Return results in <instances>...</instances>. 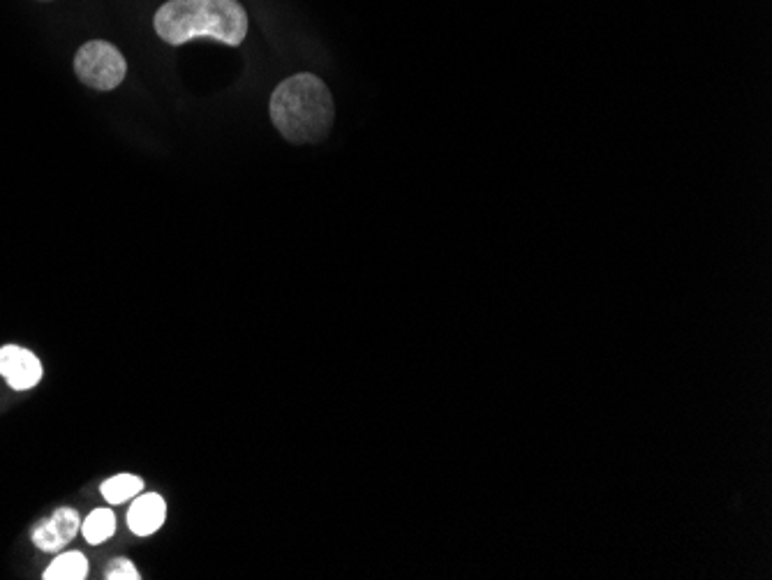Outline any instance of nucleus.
Segmentation results:
<instances>
[{
	"label": "nucleus",
	"instance_id": "nucleus-1",
	"mask_svg": "<svg viewBox=\"0 0 772 580\" xmlns=\"http://www.w3.org/2000/svg\"><path fill=\"white\" fill-rule=\"evenodd\" d=\"M153 26L172 47L204 37L241 47L248 35V14L239 0H167L155 12Z\"/></svg>",
	"mask_w": 772,
	"mask_h": 580
},
{
	"label": "nucleus",
	"instance_id": "nucleus-2",
	"mask_svg": "<svg viewBox=\"0 0 772 580\" xmlns=\"http://www.w3.org/2000/svg\"><path fill=\"white\" fill-rule=\"evenodd\" d=\"M333 98L315 74H294L271 95V121L292 144H315L333 125Z\"/></svg>",
	"mask_w": 772,
	"mask_h": 580
},
{
	"label": "nucleus",
	"instance_id": "nucleus-3",
	"mask_svg": "<svg viewBox=\"0 0 772 580\" xmlns=\"http://www.w3.org/2000/svg\"><path fill=\"white\" fill-rule=\"evenodd\" d=\"M74 72L81 79V84L95 91H114L123 84L128 74V63L121 51L114 44L105 40H91L81 44V49L74 56Z\"/></svg>",
	"mask_w": 772,
	"mask_h": 580
},
{
	"label": "nucleus",
	"instance_id": "nucleus-4",
	"mask_svg": "<svg viewBox=\"0 0 772 580\" xmlns=\"http://www.w3.org/2000/svg\"><path fill=\"white\" fill-rule=\"evenodd\" d=\"M0 377L14 391H28L42 379V363L31 349L19 345L0 347Z\"/></svg>",
	"mask_w": 772,
	"mask_h": 580
},
{
	"label": "nucleus",
	"instance_id": "nucleus-5",
	"mask_svg": "<svg viewBox=\"0 0 772 580\" xmlns=\"http://www.w3.org/2000/svg\"><path fill=\"white\" fill-rule=\"evenodd\" d=\"M79 520L81 518L77 509L63 507L54 511L42 525H37L33 530V544L40 550H44V553L61 550L63 546H68L74 537H77L81 527Z\"/></svg>",
	"mask_w": 772,
	"mask_h": 580
},
{
	"label": "nucleus",
	"instance_id": "nucleus-6",
	"mask_svg": "<svg viewBox=\"0 0 772 580\" xmlns=\"http://www.w3.org/2000/svg\"><path fill=\"white\" fill-rule=\"evenodd\" d=\"M167 518V502L158 493L137 495L135 502L128 511V527L137 537H151L165 525Z\"/></svg>",
	"mask_w": 772,
	"mask_h": 580
},
{
	"label": "nucleus",
	"instance_id": "nucleus-7",
	"mask_svg": "<svg viewBox=\"0 0 772 580\" xmlns=\"http://www.w3.org/2000/svg\"><path fill=\"white\" fill-rule=\"evenodd\" d=\"M144 490V481L135 474H116V477L107 479L100 486V493L111 504H123L135 500V497Z\"/></svg>",
	"mask_w": 772,
	"mask_h": 580
},
{
	"label": "nucleus",
	"instance_id": "nucleus-8",
	"mask_svg": "<svg viewBox=\"0 0 772 580\" xmlns=\"http://www.w3.org/2000/svg\"><path fill=\"white\" fill-rule=\"evenodd\" d=\"M88 574V560L84 553H63L44 571V580H84Z\"/></svg>",
	"mask_w": 772,
	"mask_h": 580
},
{
	"label": "nucleus",
	"instance_id": "nucleus-9",
	"mask_svg": "<svg viewBox=\"0 0 772 580\" xmlns=\"http://www.w3.org/2000/svg\"><path fill=\"white\" fill-rule=\"evenodd\" d=\"M81 532H84V539L91 546H100L105 544L109 537H114L116 532V516L111 509H95L88 513V518L81 525Z\"/></svg>",
	"mask_w": 772,
	"mask_h": 580
},
{
	"label": "nucleus",
	"instance_id": "nucleus-10",
	"mask_svg": "<svg viewBox=\"0 0 772 580\" xmlns=\"http://www.w3.org/2000/svg\"><path fill=\"white\" fill-rule=\"evenodd\" d=\"M105 578L107 580H139V571L135 564H132L130 560H125V557H118V560H114L109 564V567L105 569Z\"/></svg>",
	"mask_w": 772,
	"mask_h": 580
},
{
	"label": "nucleus",
	"instance_id": "nucleus-11",
	"mask_svg": "<svg viewBox=\"0 0 772 580\" xmlns=\"http://www.w3.org/2000/svg\"><path fill=\"white\" fill-rule=\"evenodd\" d=\"M40 3H49V0H40Z\"/></svg>",
	"mask_w": 772,
	"mask_h": 580
}]
</instances>
